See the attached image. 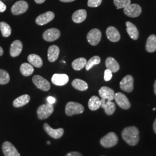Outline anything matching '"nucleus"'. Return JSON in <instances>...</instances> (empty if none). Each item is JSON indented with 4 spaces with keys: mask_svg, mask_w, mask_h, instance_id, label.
<instances>
[{
    "mask_svg": "<svg viewBox=\"0 0 156 156\" xmlns=\"http://www.w3.org/2000/svg\"><path fill=\"white\" fill-rule=\"evenodd\" d=\"M28 61L30 64L37 68H41L43 65V61L41 57L35 54H31L28 56Z\"/></svg>",
    "mask_w": 156,
    "mask_h": 156,
    "instance_id": "26",
    "label": "nucleus"
},
{
    "mask_svg": "<svg viewBox=\"0 0 156 156\" xmlns=\"http://www.w3.org/2000/svg\"><path fill=\"white\" fill-rule=\"evenodd\" d=\"M28 3L23 0L17 1L12 6L11 12L14 15H19L25 13L28 10Z\"/></svg>",
    "mask_w": 156,
    "mask_h": 156,
    "instance_id": "5",
    "label": "nucleus"
},
{
    "mask_svg": "<svg viewBox=\"0 0 156 156\" xmlns=\"http://www.w3.org/2000/svg\"><path fill=\"white\" fill-rule=\"evenodd\" d=\"M102 33L100 30L97 28L92 29L87 35V39L90 45L96 46L100 42Z\"/></svg>",
    "mask_w": 156,
    "mask_h": 156,
    "instance_id": "6",
    "label": "nucleus"
},
{
    "mask_svg": "<svg viewBox=\"0 0 156 156\" xmlns=\"http://www.w3.org/2000/svg\"><path fill=\"white\" fill-rule=\"evenodd\" d=\"M84 111V106L75 102H69L67 103L66 106V113L67 116H71L74 115L82 113Z\"/></svg>",
    "mask_w": 156,
    "mask_h": 156,
    "instance_id": "2",
    "label": "nucleus"
},
{
    "mask_svg": "<svg viewBox=\"0 0 156 156\" xmlns=\"http://www.w3.org/2000/svg\"><path fill=\"white\" fill-rule=\"evenodd\" d=\"M153 129H154V133L156 134V119L155 120L154 123H153Z\"/></svg>",
    "mask_w": 156,
    "mask_h": 156,
    "instance_id": "42",
    "label": "nucleus"
},
{
    "mask_svg": "<svg viewBox=\"0 0 156 156\" xmlns=\"http://www.w3.org/2000/svg\"><path fill=\"white\" fill-rule=\"evenodd\" d=\"M20 70L21 73L23 76H29L33 74L34 69L33 66L31 64L24 62V63H23L21 65Z\"/></svg>",
    "mask_w": 156,
    "mask_h": 156,
    "instance_id": "27",
    "label": "nucleus"
},
{
    "mask_svg": "<svg viewBox=\"0 0 156 156\" xmlns=\"http://www.w3.org/2000/svg\"><path fill=\"white\" fill-rule=\"evenodd\" d=\"M47 101H48V103H49V104H53L56 102V99L53 97L50 96V97H48L47 98Z\"/></svg>",
    "mask_w": 156,
    "mask_h": 156,
    "instance_id": "39",
    "label": "nucleus"
},
{
    "mask_svg": "<svg viewBox=\"0 0 156 156\" xmlns=\"http://www.w3.org/2000/svg\"><path fill=\"white\" fill-rule=\"evenodd\" d=\"M154 93L156 95V80H155V82L154 84Z\"/></svg>",
    "mask_w": 156,
    "mask_h": 156,
    "instance_id": "44",
    "label": "nucleus"
},
{
    "mask_svg": "<svg viewBox=\"0 0 156 156\" xmlns=\"http://www.w3.org/2000/svg\"><path fill=\"white\" fill-rule=\"evenodd\" d=\"M105 65L107 69L111 71L112 73H117L120 69V66L119 63L114 58L111 57H109L106 58Z\"/></svg>",
    "mask_w": 156,
    "mask_h": 156,
    "instance_id": "22",
    "label": "nucleus"
},
{
    "mask_svg": "<svg viewBox=\"0 0 156 156\" xmlns=\"http://www.w3.org/2000/svg\"><path fill=\"white\" fill-rule=\"evenodd\" d=\"M146 50L149 53H153L156 51V36L151 35L147 39L146 44Z\"/></svg>",
    "mask_w": 156,
    "mask_h": 156,
    "instance_id": "25",
    "label": "nucleus"
},
{
    "mask_svg": "<svg viewBox=\"0 0 156 156\" xmlns=\"http://www.w3.org/2000/svg\"><path fill=\"white\" fill-rule=\"evenodd\" d=\"M23 49L22 42L19 40H16L13 42L10 48V55L13 57L19 56Z\"/></svg>",
    "mask_w": 156,
    "mask_h": 156,
    "instance_id": "19",
    "label": "nucleus"
},
{
    "mask_svg": "<svg viewBox=\"0 0 156 156\" xmlns=\"http://www.w3.org/2000/svg\"><path fill=\"white\" fill-rule=\"evenodd\" d=\"M34 1H35V2L36 3L40 4L44 3L46 0H34Z\"/></svg>",
    "mask_w": 156,
    "mask_h": 156,
    "instance_id": "40",
    "label": "nucleus"
},
{
    "mask_svg": "<svg viewBox=\"0 0 156 156\" xmlns=\"http://www.w3.org/2000/svg\"><path fill=\"white\" fill-rule=\"evenodd\" d=\"M126 26H127V29L126 31L127 32L129 36L134 40H136L139 37V31L136 27L134 25L133 23L129 22H127L126 23Z\"/></svg>",
    "mask_w": 156,
    "mask_h": 156,
    "instance_id": "21",
    "label": "nucleus"
},
{
    "mask_svg": "<svg viewBox=\"0 0 156 156\" xmlns=\"http://www.w3.org/2000/svg\"><path fill=\"white\" fill-rule=\"evenodd\" d=\"M115 100L117 105L123 109H128L131 107V104L128 98L122 93H117L115 95Z\"/></svg>",
    "mask_w": 156,
    "mask_h": 156,
    "instance_id": "10",
    "label": "nucleus"
},
{
    "mask_svg": "<svg viewBox=\"0 0 156 156\" xmlns=\"http://www.w3.org/2000/svg\"><path fill=\"white\" fill-rule=\"evenodd\" d=\"M101 107H102L106 115H112L114 113L116 110V105L112 101L107 100L105 99L101 100Z\"/></svg>",
    "mask_w": 156,
    "mask_h": 156,
    "instance_id": "15",
    "label": "nucleus"
},
{
    "mask_svg": "<svg viewBox=\"0 0 156 156\" xmlns=\"http://www.w3.org/2000/svg\"><path fill=\"white\" fill-rule=\"evenodd\" d=\"M44 128L45 131L50 135L51 137L55 139H59L64 134V129L62 128L53 129L50 127L48 123H45Z\"/></svg>",
    "mask_w": 156,
    "mask_h": 156,
    "instance_id": "14",
    "label": "nucleus"
},
{
    "mask_svg": "<svg viewBox=\"0 0 156 156\" xmlns=\"http://www.w3.org/2000/svg\"><path fill=\"white\" fill-rule=\"evenodd\" d=\"M87 17V12L84 9H79L73 13L72 19L73 22L80 23L85 20Z\"/></svg>",
    "mask_w": 156,
    "mask_h": 156,
    "instance_id": "23",
    "label": "nucleus"
},
{
    "mask_svg": "<svg viewBox=\"0 0 156 156\" xmlns=\"http://www.w3.org/2000/svg\"><path fill=\"white\" fill-rule=\"evenodd\" d=\"M66 156H82V155L78 151H71L68 153Z\"/></svg>",
    "mask_w": 156,
    "mask_h": 156,
    "instance_id": "38",
    "label": "nucleus"
},
{
    "mask_svg": "<svg viewBox=\"0 0 156 156\" xmlns=\"http://www.w3.org/2000/svg\"><path fill=\"white\" fill-rule=\"evenodd\" d=\"M102 3V0H88L87 5L89 7L96 8L100 5Z\"/></svg>",
    "mask_w": 156,
    "mask_h": 156,
    "instance_id": "35",
    "label": "nucleus"
},
{
    "mask_svg": "<svg viewBox=\"0 0 156 156\" xmlns=\"http://www.w3.org/2000/svg\"><path fill=\"white\" fill-rule=\"evenodd\" d=\"M10 81V76L8 72L0 69V84H6Z\"/></svg>",
    "mask_w": 156,
    "mask_h": 156,
    "instance_id": "33",
    "label": "nucleus"
},
{
    "mask_svg": "<svg viewBox=\"0 0 156 156\" xmlns=\"http://www.w3.org/2000/svg\"><path fill=\"white\" fill-rule=\"evenodd\" d=\"M69 77L66 74H59L55 73L53 75L51 78L52 83L56 86H64L68 82Z\"/></svg>",
    "mask_w": 156,
    "mask_h": 156,
    "instance_id": "16",
    "label": "nucleus"
},
{
    "mask_svg": "<svg viewBox=\"0 0 156 156\" xmlns=\"http://www.w3.org/2000/svg\"><path fill=\"white\" fill-rule=\"evenodd\" d=\"M142 12V8L138 4H130L124 8V13L128 17H136L139 16Z\"/></svg>",
    "mask_w": 156,
    "mask_h": 156,
    "instance_id": "9",
    "label": "nucleus"
},
{
    "mask_svg": "<svg viewBox=\"0 0 156 156\" xmlns=\"http://www.w3.org/2000/svg\"><path fill=\"white\" fill-rule=\"evenodd\" d=\"M99 94L102 99L110 101L115 99V93L114 90L106 86H103L99 90Z\"/></svg>",
    "mask_w": 156,
    "mask_h": 156,
    "instance_id": "18",
    "label": "nucleus"
},
{
    "mask_svg": "<svg viewBox=\"0 0 156 156\" xmlns=\"http://www.w3.org/2000/svg\"><path fill=\"white\" fill-rule=\"evenodd\" d=\"M120 89L127 93H131L134 89V78L128 75L122 80L120 83Z\"/></svg>",
    "mask_w": 156,
    "mask_h": 156,
    "instance_id": "8",
    "label": "nucleus"
},
{
    "mask_svg": "<svg viewBox=\"0 0 156 156\" xmlns=\"http://www.w3.org/2000/svg\"><path fill=\"white\" fill-rule=\"evenodd\" d=\"M47 144H48V145H50V142H49V141H48V142H47Z\"/></svg>",
    "mask_w": 156,
    "mask_h": 156,
    "instance_id": "45",
    "label": "nucleus"
},
{
    "mask_svg": "<svg viewBox=\"0 0 156 156\" xmlns=\"http://www.w3.org/2000/svg\"><path fill=\"white\" fill-rule=\"evenodd\" d=\"M88 106L91 111H96L101 107V100L100 98L95 95L92 96L89 101Z\"/></svg>",
    "mask_w": 156,
    "mask_h": 156,
    "instance_id": "28",
    "label": "nucleus"
},
{
    "mask_svg": "<svg viewBox=\"0 0 156 156\" xmlns=\"http://www.w3.org/2000/svg\"><path fill=\"white\" fill-rule=\"evenodd\" d=\"M87 64V60L85 58L80 57L75 60L72 63V67L76 71H80L85 67Z\"/></svg>",
    "mask_w": 156,
    "mask_h": 156,
    "instance_id": "30",
    "label": "nucleus"
},
{
    "mask_svg": "<svg viewBox=\"0 0 156 156\" xmlns=\"http://www.w3.org/2000/svg\"><path fill=\"white\" fill-rule=\"evenodd\" d=\"M0 31L4 37H8L11 35V28L6 23L0 22Z\"/></svg>",
    "mask_w": 156,
    "mask_h": 156,
    "instance_id": "31",
    "label": "nucleus"
},
{
    "mask_svg": "<svg viewBox=\"0 0 156 156\" xmlns=\"http://www.w3.org/2000/svg\"><path fill=\"white\" fill-rule=\"evenodd\" d=\"M115 5L117 7V9L124 8L131 4V0H114Z\"/></svg>",
    "mask_w": 156,
    "mask_h": 156,
    "instance_id": "34",
    "label": "nucleus"
},
{
    "mask_svg": "<svg viewBox=\"0 0 156 156\" xmlns=\"http://www.w3.org/2000/svg\"><path fill=\"white\" fill-rule=\"evenodd\" d=\"M61 35V33L59 30L53 28L46 30L43 34V38L46 41L53 42L59 38Z\"/></svg>",
    "mask_w": 156,
    "mask_h": 156,
    "instance_id": "11",
    "label": "nucleus"
},
{
    "mask_svg": "<svg viewBox=\"0 0 156 156\" xmlns=\"http://www.w3.org/2000/svg\"><path fill=\"white\" fill-rule=\"evenodd\" d=\"M4 54V50L0 46V56H2Z\"/></svg>",
    "mask_w": 156,
    "mask_h": 156,
    "instance_id": "43",
    "label": "nucleus"
},
{
    "mask_svg": "<svg viewBox=\"0 0 156 156\" xmlns=\"http://www.w3.org/2000/svg\"><path fill=\"white\" fill-rule=\"evenodd\" d=\"M156 108H153V111H155L156 110Z\"/></svg>",
    "mask_w": 156,
    "mask_h": 156,
    "instance_id": "46",
    "label": "nucleus"
},
{
    "mask_svg": "<svg viewBox=\"0 0 156 156\" xmlns=\"http://www.w3.org/2000/svg\"><path fill=\"white\" fill-rule=\"evenodd\" d=\"M119 139L115 133H109L100 140L101 145L106 148H109L117 145Z\"/></svg>",
    "mask_w": 156,
    "mask_h": 156,
    "instance_id": "3",
    "label": "nucleus"
},
{
    "mask_svg": "<svg viewBox=\"0 0 156 156\" xmlns=\"http://www.w3.org/2000/svg\"><path fill=\"white\" fill-rule=\"evenodd\" d=\"M2 151L5 156H20L16 147L11 142L8 141L3 144Z\"/></svg>",
    "mask_w": 156,
    "mask_h": 156,
    "instance_id": "13",
    "label": "nucleus"
},
{
    "mask_svg": "<svg viewBox=\"0 0 156 156\" xmlns=\"http://www.w3.org/2000/svg\"><path fill=\"white\" fill-rule=\"evenodd\" d=\"M106 34L108 39L112 42H116L120 39V34L115 27L110 26L107 28Z\"/></svg>",
    "mask_w": 156,
    "mask_h": 156,
    "instance_id": "17",
    "label": "nucleus"
},
{
    "mask_svg": "<svg viewBox=\"0 0 156 156\" xmlns=\"http://www.w3.org/2000/svg\"><path fill=\"white\" fill-rule=\"evenodd\" d=\"M112 78V72L108 69H106L104 72V80L108 82L111 80Z\"/></svg>",
    "mask_w": 156,
    "mask_h": 156,
    "instance_id": "36",
    "label": "nucleus"
},
{
    "mask_svg": "<svg viewBox=\"0 0 156 156\" xmlns=\"http://www.w3.org/2000/svg\"><path fill=\"white\" fill-rule=\"evenodd\" d=\"M33 82L39 89L45 91H49L50 90V84L49 81L40 75H35L33 76Z\"/></svg>",
    "mask_w": 156,
    "mask_h": 156,
    "instance_id": "7",
    "label": "nucleus"
},
{
    "mask_svg": "<svg viewBox=\"0 0 156 156\" xmlns=\"http://www.w3.org/2000/svg\"><path fill=\"white\" fill-rule=\"evenodd\" d=\"M60 1L62 2H71L74 1L75 0H60Z\"/></svg>",
    "mask_w": 156,
    "mask_h": 156,
    "instance_id": "41",
    "label": "nucleus"
},
{
    "mask_svg": "<svg viewBox=\"0 0 156 156\" xmlns=\"http://www.w3.org/2000/svg\"><path fill=\"white\" fill-rule=\"evenodd\" d=\"M6 9V6L0 0V12H4Z\"/></svg>",
    "mask_w": 156,
    "mask_h": 156,
    "instance_id": "37",
    "label": "nucleus"
},
{
    "mask_svg": "<svg viewBox=\"0 0 156 156\" xmlns=\"http://www.w3.org/2000/svg\"><path fill=\"white\" fill-rule=\"evenodd\" d=\"M60 53V49L56 45H51L48 50V60L51 62H56Z\"/></svg>",
    "mask_w": 156,
    "mask_h": 156,
    "instance_id": "20",
    "label": "nucleus"
},
{
    "mask_svg": "<svg viewBox=\"0 0 156 156\" xmlns=\"http://www.w3.org/2000/svg\"><path fill=\"white\" fill-rule=\"evenodd\" d=\"M73 87L79 91H85L88 89V84L83 80L80 79H75L72 82Z\"/></svg>",
    "mask_w": 156,
    "mask_h": 156,
    "instance_id": "29",
    "label": "nucleus"
},
{
    "mask_svg": "<svg viewBox=\"0 0 156 156\" xmlns=\"http://www.w3.org/2000/svg\"><path fill=\"white\" fill-rule=\"evenodd\" d=\"M55 18V13L53 12L48 11L39 15L37 17L35 22L39 26H43L50 22Z\"/></svg>",
    "mask_w": 156,
    "mask_h": 156,
    "instance_id": "12",
    "label": "nucleus"
},
{
    "mask_svg": "<svg viewBox=\"0 0 156 156\" xmlns=\"http://www.w3.org/2000/svg\"><path fill=\"white\" fill-rule=\"evenodd\" d=\"M101 62L100 57L99 56H95L91 57L88 62H87V64L86 65V69L87 71L90 70L92 67L95 65H97L100 64Z\"/></svg>",
    "mask_w": 156,
    "mask_h": 156,
    "instance_id": "32",
    "label": "nucleus"
},
{
    "mask_svg": "<svg viewBox=\"0 0 156 156\" xmlns=\"http://www.w3.org/2000/svg\"><path fill=\"white\" fill-rule=\"evenodd\" d=\"M53 112L54 107L53 104L47 103L42 105L37 109L38 117L41 120L46 119L49 117Z\"/></svg>",
    "mask_w": 156,
    "mask_h": 156,
    "instance_id": "4",
    "label": "nucleus"
},
{
    "mask_svg": "<svg viewBox=\"0 0 156 156\" xmlns=\"http://www.w3.org/2000/svg\"><path fill=\"white\" fill-rule=\"evenodd\" d=\"M122 136L124 140L130 146L137 145L140 140V132L135 126H131L124 128Z\"/></svg>",
    "mask_w": 156,
    "mask_h": 156,
    "instance_id": "1",
    "label": "nucleus"
},
{
    "mask_svg": "<svg viewBox=\"0 0 156 156\" xmlns=\"http://www.w3.org/2000/svg\"><path fill=\"white\" fill-rule=\"evenodd\" d=\"M30 99L31 98L29 95H22L13 101V105L16 108H20L24 106L30 102Z\"/></svg>",
    "mask_w": 156,
    "mask_h": 156,
    "instance_id": "24",
    "label": "nucleus"
}]
</instances>
